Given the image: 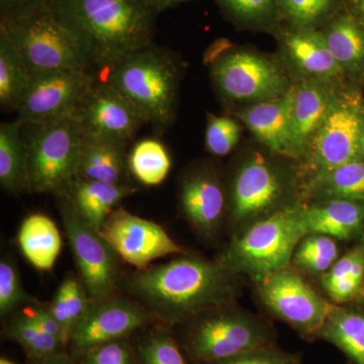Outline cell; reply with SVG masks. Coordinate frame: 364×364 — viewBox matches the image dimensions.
I'll return each instance as SVG.
<instances>
[{
	"label": "cell",
	"instance_id": "cell-33",
	"mask_svg": "<svg viewBox=\"0 0 364 364\" xmlns=\"http://www.w3.org/2000/svg\"><path fill=\"white\" fill-rule=\"evenodd\" d=\"M338 254V245L334 238L309 234L299 241L291 263L299 272L323 275L336 262Z\"/></svg>",
	"mask_w": 364,
	"mask_h": 364
},
{
	"label": "cell",
	"instance_id": "cell-45",
	"mask_svg": "<svg viewBox=\"0 0 364 364\" xmlns=\"http://www.w3.org/2000/svg\"><path fill=\"white\" fill-rule=\"evenodd\" d=\"M359 11H361L363 16H364V0H358Z\"/></svg>",
	"mask_w": 364,
	"mask_h": 364
},
{
	"label": "cell",
	"instance_id": "cell-39",
	"mask_svg": "<svg viewBox=\"0 0 364 364\" xmlns=\"http://www.w3.org/2000/svg\"><path fill=\"white\" fill-rule=\"evenodd\" d=\"M287 14L296 23L308 25L318 20L331 6L332 0H280Z\"/></svg>",
	"mask_w": 364,
	"mask_h": 364
},
{
	"label": "cell",
	"instance_id": "cell-41",
	"mask_svg": "<svg viewBox=\"0 0 364 364\" xmlns=\"http://www.w3.org/2000/svg\"><path fill=\"white\" fill-rule=\"evenodd\" d=\"M28 316L41 329L44 330L48 334L62 340L67 345L63 329H62L61 325L59 324L57 318L53 315L49 304H45V305H41L39 303L36 304L35 308H33V310L28 313Z\"/></svg>",
	"mask_w": 364,
	"mask_h": 364
},
{
	"label": "cell",
	"instance_id": "cell-34",
	"mask_svg": "<svg viewBox=\"0 0 364 364\" xmlns=\"http://www.w3.org/2000/svg\"><path fill=\"white\" fill-rule=\"evenodd\" d=\"M38 304L37 299L26 291L20 272L11 258L0 261V316L9 318L23 306Z\"/></svg>",
	"mask_w": 364,
	"mask_h": 364
},
{
	"label": "cell",
	"instance_id": "cell-35",
	"mask_svg": "<svg viewBox=\"0 0 364 364\" xmlns=\"http://www.w3.org/2000/svg\"><path fill=\"white\" fill-rule=\"evenodd\" d=\"M136 354L141 364H186L176 340L163 329L144 337L136 347Z\"/></svg>",
	"mask_w": 364,
	"mask_h": 364
},
{
	"label": "cell",
	"instance_id": "cell-2",
	"mask_svg": "<svg viewBox=\"0 0 364 364\" xmlns=\"http://www.w3.org/2000/svg\"><path fill=\"white\" fill-rule=\"evenodd\" d=\"M48 9L71 33L91 69L107 70L153 44L149 0H50Z\"/></svg>",
	"mask_w": 364,
	"mask_h": 364
},
{
	"label": "cell",
	"instance_id": "cell-4",
	"mask_svg": "<svg viewBox=\"0 0 364 364\" xmlns=\"http://www.w3.org/2000/svg\"><path fill=\"white\" fill-rule=\"evenodd\" d=\"M104 81L128 98L146 123L157 130L168 127L176 114L179 70L173 57L151 44L107 68Z\"/></svg>",
	"mask_w": 364,
	"mask_h": 364
},
{
	"label": "cell",
	"instance_id": "cell-10",
	"mask_svg": "<svg viewBox=\"0 0 364 364\" xmlns=\"http://www.w3.org/2000/svg\"><path fill=\"white\" fill-rule=\"evenodd\" d=\"M212 75L223 97L231 102H265L289 90L279 67L247 51L218 57L213 63Z\"/></svg>",
	"mask_w": 364,
	"mask_h": 364
},
{
	"label": "cell",
	"instance_id": "cell-40",
	"mask_svg": "<svg viewBox=\"0 0 364 364\" xmlns=\"http://www.w3.org/2000/svg\"><path fill=\"white\" fill-rule=\"evenodd\" d=\"M49 2L50 0H0L1 23L20 20L45 11Z\"/></svg>",
	"mask_w": 364,
	"mask_h": 364
},
{
	"label": "cell",
	"instance_id": "cell-7",
	"mask_svg": "<svg viewBox=\"0 0 364 364\" xmlns=\"http://www.w3.org/2000/svg\"><path fill=\"white\" fill-rule=\"evenodd\" d=\"M1 33L11 41L31 74L91 70L75 39L48 9L1 23Z\"/></svg>",
	"mask_w": 364,
	"mask_h": 364
},
{
	"label": "cell",
	"instance_id": "cell-20",
	"mask_svg": "<svg viewBox=\"0 0 364 364\" xmlns=\"http://www.w3.org/2000/svg\"><path fill=\"white\" fill-rule=\"evenodd\" d=\"M65 193L83 220L100 231L109 215L122 200L135 193V188L129 183L91 181L76 174Z\"/></svg>",
	"mask_w": 364,
	"mask_h": 364
},
{
	"label": "cell",
	"instance_id": "cell-8",
	"mask_svg": "<svg viewBox=\"0 0 364 364\" xmlns=\"http://www.w3.org/2000/svg\"><path fill=\"white\" fill-rule=\"evenodd\" d=\"M55 198L79 275L91 299L112 296L119 282V255L100 231L79 215L65 191Z\"/></svg>",
	"mask_w": 364,
	"mask_h": 364
},
{
	"label": "cell",
	"instance_id": "cell-3",
	"mask_svg": "<svg viewBox=\"0 0 364 364\" xmlns=\"http://www.w3.org/2000/svg\"><path fill=\"white\" fill-rule=\"evenodd\" d=\"M303 208L289 205L244 228L223 251L218 262L256 284L289 267L296 246L306 236Z\"/></svg>",
	"mask_w": 364,
	"mask_h": 364
},
{
	"label": "cell",
	"instance_id": "cell-16",
	"mask_svg": "<svg viewBox=\"0 0 364 364\" xmlns=\"http://www.w3.org/2000/svg\"><path fill=\"white\" fill-rule=\"evenodd\" d=\"M282 195V178L267 160L256 155L242 165L235 177L230 203L232 220L246 228L264 219L279 210L277 208Z\"/></svg>",
	"mask_w": 364,
	"mask_h": 364
},
{
	"label": "cell",
	"instance_id": "cell-28",
	"mask_svg": "<svg viewBox=\"0 0 364 364\" xmlns=\"http://www.w3.org/2000/svg\"><path fill=\"white\" fill-rule=\"evenodd\" d=\"M92 299L80 275L68 273L49 304L53 315L65 334L67 344L74 328L85 317Z\"/></svg>",
	"mask_w": 364,
	"mask_h": 364
},
{
	"label": "cell",
	"instance_id": "cell-23",
	"mask_svg": "<svg viewBox=\"0 0 364 364\" xmlns=\"http://www.w3.org/2000/svg\"><path fill=\"white\" fill-rule=\"evenodd\" d=\"M18 243L26 260L42 272L54 267L62 248L58 227L51 218L43 214L30 215L23 220Z\"/></svg>",
	"mask_w": 364,
	"mask_h": 364
},
{
	"label": "cell",
	"instance_id": "cell-30",
	"mask_svg": "<svg viewBox=\"0 0 364 364\" xmlns=\"http://www.w3.org/2000/svg\"><path fill=\"white\" fill-rule=\"evenodd\" d=\"M31 72L16 48L0 33V105L6 111H18Z\"/></svg>",
	"mask_w": 364,
	"mask_h": 364
},
{
	"label": "cell",
	"instance_id": "cell-43",
	"mask_svg": "<svg viewBox=\"0 0 364 364\" xmlns=\"http://www.w3.org/2000/svg\"><path fill=\"white\" fill-rule=\"evenodd\" d=\"M30 364H79L77 359L70 355L68 352L59 355L38 360H30Z\"/></svg>",
	"mask_w": 364,
	"mask_h": 364
},
{
	"label": "cell",
	"instance_id": "cell-6",
	"mask_svg": "<svg viewBox=\"0 0 364 364\" xmlns=\"http://www.w3.org/2000/svg\"><path fill=\"white\" fill-rule=\"evenodd\" d=\"M183 347L196 364H210L275 344L272 328L253 314L222 306L188 322Z\"/></svg>",
	"mask_w": 364,
	"mask_h": 364
},
{
	"label": "cell",
	"instance_id": "cell-42",
	"mask_svg": "<svg viewBox=\"0 0 364 364\" xmlns=\"http://www.w3.org/2000/svg\"><path fill=\"white\" fill-rule=\"evenodd\" d=\"M235 14L253 18L263 16L272 9V0H223Z\"/></svg>",
	"mask_w": 364,
	"mask_h": 364
},
{
	"label": "cell",
	"instance_id": "cell-11",
	"mask_svg": "<svg viewBox=\"0 0 364 364\" xmlns=\"http://www.w3.org/2000/svg\"><path fill=\"white\" fill-rule=\"evenodd\" d=\"M364 155V112L356 102L335 100L308 154L311 178Z\"/></svg>",
	"mask_w": 364,
	"mask_h": 364
},
{
	"label": "cell",
	"instance_id": "cell-36",
	"mask_svg": "<svg viewBox=\"0 0 364 364\" xmlns=\"http://www.w3.org/2000/svg\"><path fill=\"white\" fill-rule=\"evenodd\" d=\"M240 135V126L233 119L208 114L205 146L215 156L229 154L238 144Z\"/></svg>",
	"mask_w": 364,
	"mask_h": 364
},
{
	"label": "cell",
	"instance_id": "cell-1",
	"mask_svg": "<svg viewBox=\"0 0 364 364\" xmlns=\"http://www.w3.org/2000/svg\"><path fill=\"white\" fill-rule=\"evenodd\" d=\"M238 277L217 260L181 254L168 262L138 270L124 286L151 317L176 325L232 305L240 291Z\"/></svg>",
	"mask_w": 364,
	"mask_h": 364
},
{
	"label": "cell",
	"instance_id": "cell-44",
	"mask_svg": "<svg viewBox=\"0 0 364 364\" xmlns=\"http://www.w3.org/2000/svg\"><path fill=\"white\" fill-rule=\"evenodd\" d=\"M186 1V0H151V4L154 6L155 9H165V7L171 6V4H177V2Z\"/></svg>",
	"mask_w": 364,
	"mask_h": 364
},
{
	"label": "cell",
	"instance_id": "cell-24",
	"mask_svg": "<svg viewBox=\"0 0 364 364\" xmlns=\"http://www.w3.org/2000/svg\"><path fill=\"white\" fill-rule=\"evenodd\" d=\"M286 49L296 68L311 77L337 78L343 72L326 44L324 36L313 32L289 33Z\"/></svg>",
	"mask_w": 364,
	"mask_h": 364
},
{
	"label": "cell",
	"instance_id": "cell-38",
	"mask_svg": "<svg viewBox=\"0 0 364 364\" xmlns=\"http://www.w3.org/2000/svg\"><path fill=\"white\" fill-rule=\"evenodd\" d=\"M210 364H303L299 354L282 350L277 344L243 352Z\"/></svg>",
	"mask_w": 364,
	"mask_h": 364
},
{
	"label": "cell",
	"instance_id": "cell-31",
	"mask_svg": "<svg viewBox=\"0 0 364 364\" xmlns=\"http://www.w3.org/2000/svg\"><path fill=\"white\" fill-rule=\"evenodd\" d=\"M335 61L344 70H358L364 65V36L355 21L342 16L324 35Z\"/></svg>",
	"mask_w": 364,
	"mask_h": 364
},
{
	"label": "cell",
	"instance_id": "cell-9",
	"mask_svg": "<svg viewBox=\"0 0 364 364\" xmlns=\"http://www.w3.org/2000/svg\"><path fill=\"white\" fill-rule=\"evenodd\" d=\"M257 291L270 314L308 340L315 339L334 306L289 267L257 282Z\"/></svg>",
	"mask_w": 364,
	"mask_h": 364
},
{
	"label": "cell",
	"instance_id": "cell-13",
	"mask_svg": "<svg viewBox=\"0 0 364 364\" xmlns=\"http://www.w3.org/2000/svg\"><path fill=\"white\" fill-rule=\"evenodd\" d=\"M152 320L150 314L134 299L112 294L95 299L71 332L67 348L77 358L98 345L127 338Z\"/></svg>",
	"mask_w": 364,
	"mask_h": 364
},
{
	"label": "cell",
	"instance_id": "cell-26",
	"mask_svg": "<svg viewBox=\"0 0 364 364\" xmlns=\"http://www.w3.org/2000/svg\"><path fill=\"white\" fill-rule=\"evenodd\" d=\"M18 119L0 124V186L11 196L26 193L28 158Z\"/></svg>",
	"mask_w": 364,
	"mask_h": 364
},
{
	"label": "cell",
	"instance_id": "cell-22",
	"mask_svg": "<svg viewBox=\"0 0 364 364\" xmlns=\"http://www.w3.org/2000/svg\"><path fill=\"white\" fill-rule=\"evenodd\" d=\"M306 235L321 234L348 240L360 234L364 225V203L326 200L303 208Z\"/></svg>",
	"mask_w": 364,
	"mask_h": 364
},
{
	"label": "cell",
	"instance_id": "cell-47",
	"mask_svg": "<svg viewBox=\"0 0 364 364\" xmlns=\"http://www.w3.org/2000/svg\"><path fill=\"white\" fill-rule=\"evenodd\" d=\"M360 294H361V296H363V298L364 299V280H363V287H361Z\"/></svg>",
	"mask_w": 364,
	"mask_h": 364
},
{
	"label": "cell",
	"instance_id": "cell-32",
	"mask_svg": "<svg viewBox=\"0 0 364 364\" xmlns=\"http://www.w3.org/2000/svg\"><path fill=\"white\" fill-rule=\"evenodd\" d=\"M129 171L136 181L147 186H159L171 167L168 151L159 141L145 139L134 146L128 156Z\"/></svg>",
	"mask_w": 364,
	"mask_h": 364
},
{
	"label": "cell",
	"instance_id": "cell-37",
	"mask_svg": "<svg viewBox=\"0 0 364 364\" xmlns=\"http://www.w3.org/2000/svg\"><path fill=\"white\" fill-rule=\"evenodd\" d=\"M75 358L79 364H138L128 337L98 345Z\"/></svg>",
	"mask_w": 364,
	"mask_h": 364
},
{
	"label": "cell",
	"instance_id": "cell-46",
	"mask_svg": "<svg viewBox=\"0 0 364 364\" xmlns=\"http://www.w3.org/2000/svg\"><path fill=\"white\" fill-rule=\"evenodd\" d=\"M0 364H16L14 361L9 360V359L2 358L0 359Z\"/></svg>",
	"mask_w": 364,
	"mask_h": 364
},
{
	"label": "cell",
	"instance_id": "cell-29",
	"mask_svg": "<svg viewBox=\"0 0 364 364\" xmlns=\"http://www.w3.org/2000/svg\"><path fill=\"white\" fill-rule=\"evenodd\" d=\"M6 338L20 345L30 360H38L68 352L67 345L48 334L31 320L28 314H14L4 328Z\"/></svg>",
	"mask_w": 364,
	"mask_h": 364
},
{
	"label": "cell",
	"instance_id": "cell-18",
	"mask_svg": "<svg viewBox=\"0 0 364 364\" xmlns=\"http://www.w3.org/2000/svg\"><path fill=\"white\" fill-rule=\"evenodd\" d=\"M179 200L184 217L198 233L205 237L217 233L224 217L226 198L215 176L207 173L188 176L182 182Z\"/></svg>",
	"mask_w": 364,
	"mask_h": 364
},
{
	"label": "cell",
	"instance_id": "cell-17",
	"mask_svg": "<svg viewBox=\"0 0 364 364\" xmlns=\"http://www.w3.org/2000/svg\"><path fill=\"white\" fill-rule=\"evenodd\" d=\"M253 135L280 156L299 158L291 129V91L282 97L256 102L238 114Z\"/></svg>",
	"mask_w": 364,
	"mask_h": 364
},
{
	"label": "cell",
	"instance_id": "cell-21",
	"mask_svg": "<svg viewBox=\"0 0 364 364\" xmlns=\"http://www.w3.org/2000/svg\"><path fill=\"white\" fill-rule=\"evenodd\" d=\"M127 146L119 141L83 134L77 176L109 183H128Z\"/></svg>",
	"mask_w": 364,
	"mask_h": 364
},
{
	"label": "cell",
	"instance_id": "cell-19",
	"mask_svg": "<svg viewBox=\"0 0 364 364\" xmlns=\"http://www.w3.org/2000/svg\"><path fill=\"white\" fill-rule=\"evenodd\" d=\"M291 91V129L299 158L308 156L311 144L336 98L317 82H301Z\"/></svg>",
	"mask_w": 364,
	"mask_h": 364
},
{
	"label": "cell",
	"instance_id": "cell-25",
	"mask_svg": "<svg viewBox=\"0 0 364 364\" xmlns=\"http://www.w3.org/2000/svg\"><path fill=\"white\" fill-rule=\"evenodd\" d=\"M315 339L334 345L349 364H364V314L333 306Z\"/></svg>",
	"mask_w": 364,
	"mask_h": 364
},
{
	"label": "cell",
	"instance_id": "cell-12",
	"mask_svg": "<svg viewBox=\"0 0 364 364\" xmlns=\"http://www.w3.org/2000/svg\"><path fill=\"white\" fill-rule=\"evenodd\" d=\"M91 71L59 70L31 74L18 111L21 123H40L73 114L91 86Z\"/></svg>",
	"mask_w": 364,
	"mask_h": 364
},
{
	"label": "cell",
	"instance_id": "cell-15",
	"mask_svg": "<svg viewBox=\"0 0 364 364\" xmlns=\"http://www.w3.org/2000/svg\"><path fill=\"white\" fill-rule=\"evenodd\" d=\"M74 114L85 135L127 144L146 123L135 105L105 81H95Z\"/></svg>",
	"mask_w": 364,
	"mask_h": 364
},
{
	"label": "cell",
	"instance_id": "cell-27",
	"mask_svg": "<svg viewBox=\"0 0 364 364\" xmlns=\"http://www.w3.org/2000/svg\"><path fill=\"white\" fill-rule=\"evenodd\" d=\"M310 195L320 200L364 203V155L310 179Z\"/></svg>",
	"mask_w": 364,
	"mask_h": 364
},
{
	"label": "cell",
	"instance_id": "cell-5",
	"mask_svg": "<svg viewBox=\"0 0 364 364\" xmlns=\"http://www.w3.org/2000/svg\"><path fill=\"white\" fill-rule=\"evenodd\" d=\"M28 158L26 193L57 196L77 174L82 129L75 114L23 124Z\"/></svg>",
	"mask_w": 364,
	"mask_h": 364
},
{
	"label": "cell",
	"instance_id": "cell-14",
	"mask_svg": "<svg viewBox=\"0 0 364 364\" xmlns=\"http://www.w3.org/2000/svg\"><path fill=\"white\" fill-rule=\"evenodd\" d=\"M100 233L119 258L136 269H145L165 256L186 254L160 225L117 208Z\"/></svg>",
	"mask_w": 364,
	"mask_h": 364
}]
</instances>
